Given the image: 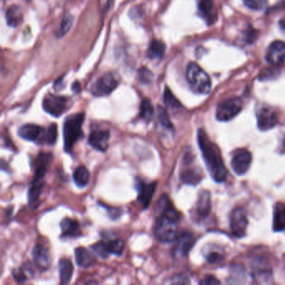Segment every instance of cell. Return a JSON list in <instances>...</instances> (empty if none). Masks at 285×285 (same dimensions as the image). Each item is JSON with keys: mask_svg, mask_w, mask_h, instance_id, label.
Returning a JSON list of instances; mask_svg holds the SVG:
<instances>
[{"mask_svg": "<svg viewBox=\"0 0 285 285\" xmlns=\"http://www.w3.org/2000/svg\"><path fill=\"white\" fill-rule=\"evenodd\" d=\"M84 112H78L72 114L65 120L63 127V137H64V149L65 152L70 153L74 144L84 137L82 131V125L84 121Z\"/></svg>", "mask_w": 285, "mask_h": 285, "instance_id": "7a4b0ae2", "label": "cell"}, {"mask_svg": "<svg viewBox=\"0 0 285 285\" xmlns=\"http://www.w3.org/2000/svg\"><path fill=\"white\" fill-rule=\"evenodd\" d=\"M181 181L189 185H197L202 180L201 171L198 169H187L181 174Z\"/></svg>", "mask_w": 285, "mask_h": 285, "instance_id": "f1b7e54d", "label": "cell"}, {"mask_svg": "<svg viewBox=\"0 0 285 285\" xmlns=\"http://www.w3.org/2000/svg\"><path fill=\"white\" fill-rule=\"evenodd\" d=\"M168 283H172V284H188L190 283V281L185 274L180 273V274L174 275Z\"/></svg>", "mask_w": 285, "mask_h": 285, "instance_id": "f35d334b", "label": "cell"}, {"mask_svg": "<svg viewBox=\"0 0 285 285\" xmlns=\"http://www.w3.org/2000/svg\"><path fill=\"white\" fill-rule=\"evenodd\" d=\"M166 52V45L160 40H153L147 50V56L151 60H161Z\"/></svg>", "mask_w": 285, "mask_h": 285, "instance_id": "484cf974", "label": "cell"}, {"mask_svg": "<svg viewBox=\"0 0 285 285\" xmlns=\"http://www.w3.org/2000/svg\"><path fill=\"white\" fill-rule=\"evenodd\" d=\"M207 259L210 263H217L218 261H220L221 259H223V257L218 253H212L209 256H207Z\"/></svg>", "mask_w": 285, "mask_h": 285, "instance_id": "60d3db41", "label": "cell"}, {"mask_svg": "<svg viewBox=\"0 0 285 285\" xmlns=\"http://www.w3.org/2000/svg\"><path fill=\"white\" fill-rule=\"evenodd\" d=\"M74 183L79 187H84L89 183V172L84 166H79L73 172Z\"/></svg>", "mask_w": 285, "mask_h": 285, "instance_id": "4316f807", "label": "cell"}, {"mask_svg": "<svg viewBox=\"0 0 285 285\" xmlns=\"http://www.w3.org/2000/svg\"><path fill=\"white\" fill-rule=\"evenodd\" d=\"M247 7L253 10H262L267 6L268 0H243Z\"/></svg>", "mask_w": 285, "mask_h": 285, "instance_id": "8d00e7d4", "label": "cell"}, {"mask_svg": "<svg viewBox=\"0 0 285 285\" xmlns=\"http://www.w3.org/2000/svg\"><path fill=\"white\" fill-rule=\"evenodd\" d=\"M252 162V156L248 150L238 149L234 151L231 161V165L233 171L237 175L242 176L248 171Z\"/></svg>", "mask_w": 285, "mask_h": 285, "instance_id": "30bf717a", "label": "cell"}, {"mask_svg": "<svg viewBox=\"0 0 285 285\" xmlns=\"http://www.w3.org/2000/svg\"><path fill=\"white\" fill-rule=\"evenodd\" d=\"M198 142L207 168L212 177L218 182L225 181L228 171L218 146L209 139V136L203 129L199 130L198 132Z\"/></svg>", "mask_w": 285, "mask_h": 285, "instance_id": "6da1fadb", "label": "cell"}, {"mask_svg": "<svg viewBox=\"0 0 285 285\" xmlns=\"http://www.w3.org/2000/svg\"><path fill=\"white\" fill-rule=\"evenodd\" d=\"M43 186H44V182L42 181L32 182V185L29 190V194H28V200H29L30 207H34L37 204L40 195H41Z\"/></svg>", "mask_w": 285, "mask_h": 285, "instance_id": "f546056e", "label": "cell"}, {"mask_svg": "<svg viewBox=\"0 0 285 285\" xmlns=\"http://www.w3.org/2000/svg\"><path fill=\"white\" fill-rule=\"evenodd\" d=\"M248 217L243 208H236L231 214L230 228L233 235L237 238H243L245 235L248 227Z\"/></svg>", "mask_w": 285, "mask_h": 285, "instance_id": "9c48e42d", "label": "cell"}, {"mask_svg": "<svg viewBox=\"0 0 285 285\" xmlns=\"http://www.w3.org/2000/svg\"><path fill=\"white\" fill-rule=\"evenodd\" d=\"M26 270L24 268H17L14 269L12 272V275L15 278V281H17L18 283H25L28 279V276L25 273Z\"/></svg>", "mask_w": 285, "mask_h": 285, "instance_id": "74e56055", "label": "cell"}, {"mask_svg": "<svg viewBox=\"0 0 285 285\" xmlns=\"http://www.w3.org/2000/svg\"><path fill=\"white\" fill-rule=\"evenodd\" d=\"M110 136L108 130H93L89 133L88 143L97 151L105 152L109 147Z\"/></svg>", "mask_w": 285, "mask_h": 285, "instance_id": "2e32d148", "label": "cell"}, {"mask_svg": "<svg viewBox=\"0 0 285 285\" xmlns=\"http://www.w3.org/2000/svg\"><path fill=\"white\" fill-rule=\"evenodd\" d=\"M154 235L161 243H171L177 238V225L176 221L166 216H159L154 225Z\"/></svg>", "mask_w": 285, "mask_h": 285, "instance_id": "277c9868", "label": "cell"}, {"mask_svg": "<svg viewBox=\"0 0 285 285\" xmlns=\"http://www.w3.org/2000/svg\"><path fill=\"white\" fill-rule=\"evenodd\" d=\"M52 154L49 152H40L37 157L34 160L33 168H34V179L33 182L42 181L47 173L48 168L50 162L52 161Z\"/></svg>", "mask_w": 285, "mask_h": 285, "instance_id": "8fae6325", "label": "cell"}, {"mask_svg": "<svg viewBox=\"0 0 285 285\" xmlns=\"http://www.w3.org/2000/svg\"><path fill=\"white\" fill-rule=\"evenodd\" d=\"M199 10L200 15L205 20L210 21L212 20L213 10H214L213 0H200L199 4Z\"/></svg>", "mask_w": 285, "mask_h": 285, "instance_id": "d6a6232c", "label": "cell"}, {"mask_svg": "<svg viewBox=\"0 0 285 285\" xmlns=\"http://www.w3.org/2000/svg\"><path fill=\"white\" fill-rule=\"evenodd\" d=\"M243 101L238 97L228 98L218 105L216 118L220 122H228L237 117L243 110Z\"/></svg>", "mask_w": 285, "mask_h": 285, "instance_id": "8992f818", "label": "cell"}, {"mask_svg": "<svg viewBox=\"0 0 285 285\" xmlns=\"http://www.w3.org/2000/svg\"><path fill=\"white\" fill-rule=\"evenodd\" d=\"M156 212L158 213L159 216H166L176 222H177L180 218L178 212L175 209L168 196L166 194H163L159 199L156 205Z\"/></svg>", "mask_w": 285, "mask_h": 285, "instance_id": "ac0fdd59", "label": "cell"}, {"mask_svg": "<svg viewBox=\"0 0 285 285\" xmlns=\"http://www.w3.org/2000/svg\"><path fill=\"white\" fill-rule=\"evenodd\" d=\"M186 79L191 89L198 94H207L211 91L210 77L196 63H190L186 68Z\"/></svg>", "mask_w": 285, "mask_h": 285, "instance_id": "3957f363", "label": "cell"}, {"mask_svg": "<svg viewBox=\"0 0 285 285\" xmlns=\"http://www.w3.org/2000/svg\"><path fill=\"white\" fill-rule=\"evenodd\" d=\"M70 97L48 94L43 99V109L53 117H60L72 106Z\"/></svg>", "mask_w": 285, "mask_h": 285, "instance_id": "5b68a950", "label": "cell"}, {"mask_svg": "<svg viewBox=\"0 0 285 285\" xmlns=\"http://www.w3.org/2000/svg\"><path fill=\"white\" fill-rule=\"evenodd\" d=\"M74 255L77 264L81 268H89L97 263V259L94 254L87 250L86 248L82 247L75 248Z\"/></svg>", "mask_w": 285, "mask_h": 285, "instance_id": "44dd1931", "label": "cell"}, {"mask_svg": "<svg viewBox=\"0 0 285 285\" xmlns=\"http://www.w3.org/2000/svg\"><path fill=\"white\" fill-rule=\"evenodd\" d=\"M266 60L273 66L282 65L285 60V43L280 40L273 41L267 50Z\"/></svg>", "mask_w": 285, "mask_h": 285, "instance_id": "9a60e30c", "label": "cell"}, {"mask_svg": "<svg viewBox=\"0 0 285 285\" xmlns=\"http://www.w3.org/2000/svg\"><path fill=\"white\" fill-rule=\"evenodd\" d=\"M157 117H158V121L161 123V126L169 130V131H173V125L171 123L169 118L168 114L166 112V110L164 109L163 107H157Z\"/></svg>", "mask_w": 285, "mask_h": 285, "instance_id": "836d02e7", "label": "cell"}, {"mask_svg": "<svg viewBox=\"0 0 285 285\" xmlns=\"http://www.w3.org/2000/svg\"><path fill=\"white\" fill-rule=\"evenodd\" d=\"M72 89L73 91L75 92V93H78L80 89V84H79V82H74V84H72Z\"/></svg>", "mask_w": 285, "mask_h": 285, "instance_id": "b9f144b4", "label": "cell"}, {"mask_svg": "<svg viewBox=\"0 0 285 285\" xmlns=\"http://www.w3.org/2000/svg\"><path fill=\"white\" fill-rule=\"evenodd\" d=\"M138 79L142 84H151L153 81L154 74L147 68L142 67L138 71Z\"/></svg>", "mask_w": 285, "mask_h": 285, "instance_id": "d590c367", "label": "cell"}, {"mask_svg": "<svg viewBox=\"0 0 285 285\" xmlns=\"http://www.w3.org/2000/svg\"><path fill=\"white\" fill-rule=\"evenodd\" d=\"M124 248V242L122 239L103 241L91 246L92 250L104 259L108 258L111 254H114L118 257L122 256Z\"/></svg>", "mask_w": 285, "mask_h": 285, "instance_id": "ba28073f", "label": "cell"}, {"mask_svg": "<svg viewBox=\"0 0 285 285\" xmlns=\"http://www.w3.org/2000/svg\"><path fill=\"white\" fill-rule=\"evenodd\" d=\"M61 238H78L81 235L79 223L74 219L65 218L60 222Z\"/></svg>", "mask_w": 285, "mask_h": 285, "instance_id": "ffe728a7", "label": "cell"}, {"mask_svg": "<svg viewBox=\"0 0 285 285\" xmlns=\"http://www.w3.org/2000/svg\"><path fill=\"white\" fill-rule=\"evenodd\" d=\"M73 20L74 19L70 13L65 14L61 20L60 26L58 27L57 30H55V36L58 38H62L65 35H67L73 25Z\"/></svg>", "mask_w": 285, "mask_h": 285, "instance_id": "83f0119b", "label": "cell"}, {"mask_svg": "<svg viewBox=\"0 0 285 285\" xmlns=\"http://www.w3.org/2000/svg\"><path fill=\"white\" fill-rule=\"evenodd\" d=\"M211 211V196L209 191H202L197 203V213L200 217L205 218Z\"/></svg>", "mask_w": 285, "mask_h": 285, "instance_id": "603a6c76", "label": "cell"}, {"mask_svg": "<svg viewBox=\"0 0 285 285\" xmlns=\"http://www.w3.org/2000/svg\"><path fill=\"white\" fill-rule=\"evenodd\" d=\"M154 109L150 100L144 99L140 106V117L146 122H151L153 117Z\"/></svg>", "mask_w": 285, "mask_h": 285, "instance_id": "1f68e13d", "label": "cell"}, {"mask_svg": "<svg viewBox=\"0 0 285 285\" xmlns=\"http://www.w3.org/2000/svg\"><path fill=\"white\" fill-rule=\"evenodd\" d=\"M258 127L261 131H268L275 127L278 123V117L272 108L263 107L257 112Z\"/></svg>", "mask_w": 285, "mask_h": 285, "instance_id": "5bb4252c", "label": "cell"}, {"mask_svg": "<svg viewBox=\"0 0 285 285\" xmlns=\"http://www.w3.org/2000/svg\"><path fill=\"white\" fill-rule=\"evenodd\" d=\"M59 269H60V283L67 284L71 280L74 267L71 261L67 258H62L59 261Z\"/></svg>", "mask_w": 285, "mask_h": 285, "instance_id": "d4e9b609", "label": "cell"}, {"mask_svg": "<svg viewBox=\"0 0 285 285\" xmlns=\"http://www.w3.org/2000/svg\"><path fill=\"white\" fill-rule=\"evenodd\" d=\"M58 127L56 124H51L45 132V144L55 145L57 141Z\"/></svg>", "mask_w": 285, "mask_h": 285, "instance_id": "e575fe53", "label": "cell"}, {"mask_svg": "<svg viewBox=\"0 0 285 285\" xmlns=\"http://www.w3.org/2000/svg\"><path fill=\"white\" fill-rule=\"evenodd\" d=\"M284 146H285V138H284Z\"/></svg>", "mask_w": 285, "mask_h": 285, "instance_id": "7bdbcfd3", "label": "cell"}, {"mask_svg": "<svg viewBox=\"0 0 285 285\" xmlns=\"http://www.w3.org/2000/svg\"><path fill=\"white\" fill-rule=\"evenodd\" d=\"M273 230L281 232L285 230V204L277 203L273 209Z\"/></svg>", "mask_w": 285, "mask_h": 285, "instance_id": "cb8c5ba5", "label": "cell"}, {"mask_svg": "<svg viewBox=\"0 0 285 285\" xmlns=\"http://www.w3.org/2000/svg\"><path fill=\"white\" fill-rule=\"evenodd\" d=\"M33 259L38 268L46 270L50 268V256L47 248L43 245H36L33 249Z\"/></svg>", "mask_w": 285, "mask_h": 285, "instance_id": "d6986e66", "label": "cell"}, {"mask_svg": "<svg viewBox=\"0 0 285 285\" xmlns=\"http://www.w3.org/2000/svg\"><path fill=\"white\" fill-rule=\"evenodd\" d=\"M136 187L138 191V198L137 200L140 204H142L143 209L148 208L149 204L151 203V199L155 194L156 187V182H151L146 183L142 180L138 179L136 182Z\"/></svg>", "mask_w": 285, "mask_h": 285, "instance_id": "e0dca14e", "label": "cell"}, {"mask_svg": "<svg viewBox=\"0 0 285 285\" xmlns=\"http://www.w3.org/2000/svg\"><path fill=\"white\" fill-rule=\"evenodd\" d=\"M195 243V238L192 233L184 232L177 236L174 246L173 255L176 258H185L188 254Z\"/></svg>", "mask_w": 285, "mask_h": 285, "instance_id": "4fadbf2b", "label": "cell"}, {"mask_svg": "<svg viewBox=\"0 0 285 285\" xmlns=\"http://www.w3.org/2000/svg\"><path fill=\"white\" fill-rule=\"evenodd\" d=\"M46 129L35 124L24 125L19 130V136L24 140L35 142L37 144H45Z\"/></svg>", "mask_w": 285, "mask_h": 285, "instance_id": "7c38bea8", "label": "cell"}, {"mask_svg": "<svg viewBox=\"0 0 285 285\" xmlns=\"http://www.w3.org/2000/svg\"><path fill=\"white\" fill-rule=\"evenodd\" d=\"M6 21L10 27L16 28L23 22L22 9L19 5H12L6 11Z\"/></svg>", "mask_w": 285, "mask_h": 285, "instance_id": "7402d4cb", "label": "cell"}, {"mask_svg": "<svg viewBox=\"0 0 285 285\" xmlns=\"http://www.w3.org/2000/svg\"><path fill=\"white\" fill-rule=\"evenodd\" d=\"M164 103L166 107L172 110V111H177L181 108V104L178 100L176 99V97L172 94L171 89L168 87L166 86L164 90L163 94Z\"/></svg>", "mask_w": 285, "mask_h": 285, "instance_id": "4dcf8cb0", "label": "cell"}, {"mask_svg": "<svg viewBox=\"0 0 285 285\" xmlns=\"http://www.w3.org/2000/svg\"><path fill=\"white\" fill-rule=\"evenodd\" d=\"M200 283L204 285L220 284V281L218 280L215 276L206 275L200 282Z\"/></svg>", "mask_w": 285, "mask_h": 285, "instance_id": "ab89813d", "label": "cell"}, {"mask_svg": "<svg viewBox=\"0 0 285 285\" xmlns=\"http://www.w3.org/2000/svg\"><path fill=\"white\" fill-rule=\"evenodd\" d=\"M119 83L120 79L117 74L108 72L100 77L92 84L90 91L94 97H106L111 94L119 85Z\"/></svg>", "mask_w": 285, "mask_h": 285, "instance_id": "52a82bcc", "label": "cell"}]
</instances>
